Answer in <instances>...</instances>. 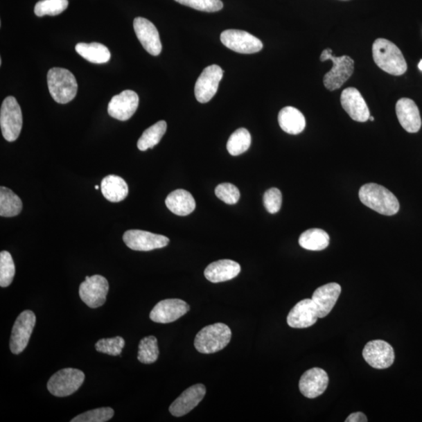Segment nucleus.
<instances>
[{"label": "nucleus", "mask_w": 422, "mask_h": 422, "mask_svg": "<svg viewBox=\"0 0 422 422\" xmlns=\"http://www.w3.org/2000/svg\"><path fill=\"white\" fill-rule=\"evenodd\" d=\"M419 69L420 71H422V60L420 61V62L419 64Z\"/></svg>", "instance_id": "nucleus-41"}, {"label": "nucleus", "mask_w": 422, "mask_h": 422, "mask_svg": "<svg viewBox=\"0 0 422 422\" xmlns=\"http://www.w3.org/2000/svg\"><path fill=\"white\" fill-rule=\"evenodd\" d=\"M319 319L314 301L312 299H304L290 310L287 323L291 328H305L314 326Z\"/></svg>", "instance_id": "nucleus-20"}, {"label": "nucleus", "mask_w": 422, "mask_h": 422, "mask_svg": "<svg viewBox=\"0 0 422 422\" xmlns=\"http://www.w3.org/2000/svg\"><path fill=\"white\" fill-rule=\"evenodd\" d=\"M279 125L285 132L290 134L301 133L306 127V119L298 109L285 107L279 114Z\"/></svg>", "instance_id": "nucleus-25"}, {"label": "nucleus", "mask_w": 422, "mask_h": 422, "mask_svg": "<svg viewBox=\"0 0 422 422\" xmlns=\"http://www.w3.org/2000/svg\"><path fill=\"white\" fill-rule=\"evenodd\" d=\"M369 120H370L371 121H374L375 119H374V118H373V117H372V116H370Z\"/></svg>", "instance_id": "nucleus-42"}, {"label": "nucleus", "mask_w": 422, "mask_h": 422, "mask_svg": "<svg viewBox=\"0 0 422 422\" xmlns=\"http://www.w3.org/2000/svg\"><path fill=\"white\" fill-rule=\"evenodd\" d=\"M175 1L182 5H185L186 7L200 11L209 12V13L221 10L224 7L221 0H175Z\"/></svg>", "instance_id": "nucleus-37"}, {"label": "nucleus", "mask_w": 422, "mask_h": 422, "mask_svg": "<svg viewBox=\"0 0 422 422\" xmlns=\"http://www.w3.org/2000/svg\"><path fill=\"white\" fill-rule=\"evenodd\" d=\"M15 275V265L11 254L2 252L0 253V286L2 288L9 286Z\"/></svg>", "instance_id": "nucleus-34"}, {"label": "nucleus", "mask_w": 422, "mask_h": 422, "mask_svg": "<svg viewBox=\"0 0 422 422\" xmlns=\"http://www.w3.org/2000/svg\"><path fill=\"white\" fill-rule=\"evenodd\" d=\"M359 198L363 204L383 216H392L400 210L399 201L394 193L375 183L362 186Z\"/></svg>", "instance_id": "nucleus-2"}, {"label": "nucleus", "mask_w": 422, "mask_h": 422, "mask_svg": "<svg viewBox=\"0 0 422 422\" xmlns=\"http://www.w3.org/2000/svg\"><path fill=\"white\" fill-rule=\"evenodd\" d=\"M22 207V201L17 195L8 188H0V216L15 217L21 212Z\"/></svg>", "instance_id": "nucleus-29"}, {"label": "nucleus", "mask_w": 422, "mask_h": 422, "mask_svg": "<svg viewBox=\"0 0 422 422\" xmlns=\"http://www.w3.org/2000/svg\"><path fill=\"white\" fill-rule=\"evenodd\" d=\"M189 310H191L189 305L182 299H164L151 310L150 319L157 323H171L184 316Z\"/></svg>", "instance_id": "nucleus-14"}, {"label": "nucleus", "mask_w": 422, "mask_h": 422, "mask_svg": "<svg viewBox=\"0 0 422 422\" xmlns=\"http://www.w3.org/2000/svg\"><path fill=\"white\" fill-rule=\"evenodd\" d=\"M159 353L160 351L155 336H148L140 341L138 360L141 363L149 364L156 362Z\"/></svg>", "instance_id": "nucleus-32"}, {"label": "nucleus", "mask_w": 422, "mask_h": 422, "mask_svg": "<svg viewBox=\"0 0 422 422\" xmlns=\"http://www.w3.org/2000/svg\"><path fill=\"white\" fill-rule=\"evenodd\" d=\"M222 44L230 50L238 53L252 54L261 51L262 42L244 30L229 29L221 35Z\"/></svg>", "instance_id": "nucleus-11"}, {"label": "nucleus", "mask_w": 422, "mask_h": 422, "mask_svg": "<svg viewBox=\"0 0 422 422\" xmlns=\"http://www.w3.org/2000/svg\"><path fill=\"white\" fill-rule=\"evenodd\" d=\"M84 372L76 369H64L55 373L47 383L50 393L58 397L75 394L85 381Z\"/></svg>", "instance_id": "nucleus-7"}, {"label": "nucleus", "mask_w": 422, "mask_h": 422, "mask_svg": "<svg viewBox=\"0 0 422 422\" xmlns=\"http://www.w3.org/2000/svg\"><path fill=\"white\" fill-rule=\"evenodd\" d=\"M330 238L326 231L320 229H308L299 238L301 247L312 252H320L328 247Z\"/></svg>", "instance_id": "nucleus-28"}, {"label": "nucleus", "mask_w": 422, "mask_h": 422, "mask_svg": "<svg viewBox=\"0 0 422 422\" xmlns=\"http://www.w3.org/2000/svg\"><path fill=\"white\" fill-rule=\"evenodd\" d=\"M123 240L128 248L136 252H151L167 247L168 237L143 230H128L125 232Z\"/></svg>", "instance_id": "nucleus-12"}, {"label": "nucleus", "mask_w": 422, "mask_h": 422, "mask_svg": "<svg viewBox=\"0 0 422 422\" xmlns=\"http://www.w3.org/2000/svg\"><path fill=\"white\" fill-rule=\"evenodd\" d=\"M114 411L111 407H101L84 412L71 419V422H106L111 420Z\"/></svg>", "instance_id": "nucleus-35"}, {"label": "nucleus", "mask_w": 422, "mask_h": 422, "mask_svg": "<svg viewBox=\"0 0 422 422\" xmlns=\"http://www.w3.org/2000/svg\"><path fill=\"white\" fill-rule=\"evenodd\" d=\"M341 286L337 283H328L317 288L312 301H314L319 319L326 317L333 309L341 293Z\"/></svg>", "instance_id": "nucleus-22"}, {"label": "nucleus", "mask_w": 422, "mask_h": 422, "mask_svg": "<svg viewBox=\"0 0 422 422\" xmlns=\"http://www.w3.org/2000/svg\"><path fill=\"white\" fill-rule=\"evenodd\" d=\"M125 340L121 336H116L114 338L102 339L96 344V349L98 352L108 354L111 356L121 355L122 350L125 346Z\"/></svg>", "instance_id": "nucleus-36"}, {"label": "nucleus", "mask_w": 422, "mask_h": 422, "mask_svg": "<svg viewBox=\"0 0 422 422\" xmlns=\"http://www.w3.org/2000/svg\"><path fill=\"white\" fill-rule=\"evenodd\" d=\"M346 422H366L368 421L366 415L362 412L353 413L346 419Z\"/></svg>", "instance_id": "nucleus-40"}, {"label": "nucleus", "mask_w": 422, "mask_h": 422, "mask_svg": "<svg viewBox=\"0 0 422 422\" xmlns=\"http://www.w3.org/2000/svg\"><path fill=\"white\" fill-rule=\"evenodd\" d=\"M252 144V136L246 128H238L231 134L227 143V150L231 156H238L248 150Z\"/></svg>", "instance_id": "nucleus-31"}, {"label": "nucleus", "mask_w": 422, "mask_h": 422, "mask_svg": "<svg viewBox=\"0 0 422 422\" xmlns=\"http://www.w3.org/2000/svg\"><path fill=\"white\" fill-rule=\"evenodd\" d=\"M231 338V331L223 323H216L201 329L195 336L194 346L202 353L218 352L228 346Z\"/></svg>", "instance_id": "nucleus-4"}, {"label": "nucleus", "mask_w": 422, "mask_h": 422, "mask_svg": "<svg viewBox=\"0 0 422 422\" xmlns=\"http://www.w3.org/2000/svg\"><path fill=\"white\" fill-rule=\"evenodd\" d=\"M47 83L50 94L57 103L65 104L75 99L78 83L70 71L53 67L48 72Z\"/></svg>", "instance_id": "nucleus-3"}, {"label": "nucleus", "mask_w": 422, "mask_h": 422, "mask_svg": "<svg viewBox=\"0 0 422 422\" xmlns=\"http://www.w3.org/2000/svg\"><path fill=\"white\" fill-rule=\"evenodd\" d=\"M340 101L342 108L353 121L365 122L369 120L371 115L369 107L357 89H345L342 91Z\"/></svg>", "instance_id": "nucleus-17"}, {"label": "nucleus", "mask_w": 422, "mask_h": 422, "mask_svg": "<svg viewBox=\"0 0 422 422\" xmlns=\"http://www.w3.org/2000/svg\"><path fill=\"white\" fill-rule=\"evenodd\" d=\"M331 49H326L321 54L320 60H331L333 66L331 71L324 76L323 82L325 87L334 91L340 89L342 85L351 77L354 71V61L349 56L336 58L333 56Z\"/></svg>", "instance_id": "nucleus-5"}, {"label": "nucleus", "mask_w": 422, "mask_h": 422, "mask_svg": "<svg viewBox=\"0 0 422 422\" xmlns=\"http://www.w3.org/2000/svg\"><path fill=\"white\" fill-rule=\"evenodd\" d=\"M103 197L112 203L124 200L128 195V186L120 176L109 175L101 182Z\"/></svg>", "instance_id": "nucleus-26"}, {"label": "nucleus", "mask_w": 422, "mask_h": 422, "mask_svg": "<svg viewBox=\"0 0 422 422\" xmlns=\"http://www.w3.org/2000/svg\"><path fill=\"white\" fill-rule=\"evenodd\" d=\"M76 52L85 60L94 64H105L111 59L112 54L108 48L98 42L91 44H78L76 46Z\"/></svg>", "instance_id": "nucleus-27"}, {"label": "nucleus", "mask_w": 422, "mask_h": 422, "mask_svg": "<svg viewBox=\"0 0 422 422\" xmlns=\"http://www.w3.org/2000/svg\"><path fill=\"white\" fill-rule=\"evenodd\" d=\"M363 357L372 368L388 369L394 362L395 353L392 346L381 340H372L364 348Z\"/></svg>", "instance_id": "nucleus-13"}, {"label": "nucleus", "mask_w": 422, "mask_h": 422, "mask_svg": "<svg viewBox=\"0 0 422 422\" xmlns=\"http://www.w3.org/2000/svg\"><path fill=\"white\" fill-rule=\"evenodd\" d=\"M372 55L379 69L389 75L400 76L407 70L405 58L400 49L389 40L376 39L372 46Z\"/></svg>", "instance_id": "nucleus-1"}, {"label": "nucleus", "mask_w": 422, "mask_h": 422, "mask_svg": "<svg viewBox=\"0 0 422 422\" xmlns=\"http://www.w3.org/2000/svg\"><path fill=\"white\" fill-rule=\"evenodd\" d=\"M223 74L224 71L218 65L206 67L195 82V99L201 103L209 102L217 94Z\"/></svg>", "instance_id": "nucleus-10"}, {"label": "nucleus", "mask_w": 422, "mask_h": 422, "mask_svg": "<svg viewBox=\"0 0 422 422\" xmlns=\"http://www.w3.org/2000/svg\"><path fill=\"white\" fill-rule=\"evenodd\" d=\"M216 194L224 203L229 205L236 204L240 198V191L231 183H222L218 185L216 188Z\"/></svg>", "instance_id": "nucleus-38"}, {"label": "nucleus", "mask_w": 422, "mask_h": 422, "mask_svg": "<svg viewBox=\"0 0 422 422\" xmlns=\"http://www.w3.org/2000/svg\"><path fill=\"white\" fill-rule=\"evenodd\" d=\"M283 203V195L277 188L268 189L264 195V204L266 210L270 213H278Z\"/></svg>", "instance_id": "nucleus-39"}, {"label": "nucleus", "mask_w": 422, "mask_h": 422, "mask_svg": "<svg viewBox=\"0 0 422 422\" xmlns=\"http://www.w3.org/2000/svg\"><path fill=\"white\" fill-rule=\"evenodd\" d=\"M396 113L400 124L407 132L416 133L421 127L419 109L414 101L402 98L396 104Z\"/></svg>", "instance_id": "nucleus-21"}, {"label": "nucleus", "mask_w": 422, "mask_h": 422, "mask_svg": "<svg viewBox=\"0 0 422 422\" xmlns=\"http://www.w3.org/2000/svg\"><path fill=\"white\" fill-rule=\"evenodd\" d=\"M167 131L166 121H160L145 130L142 136L139 138L137 146L139 150L146 151L148 149L154 148Z\"/></svg>", "instance_id": "nucleus-30"}, {"label": "nucleus", "mask_w": 422, "mask_h": 422, "mask_svg": "<svg viewBox=\"0 0 422 422\" xmlns=\"http://www.w3.org/2000/svg\"><path fill=\"white\" fill-rule=\"evenodd\" d=\"M328 385L327 372L319 368L310 369L299 379V388L307 398L314 399L325 393Z\"/></svg>", "instance_id": "nucleus-18"}, {"label": "nucleus", "mask_w": 422, "mask_h": 422, "mask_svg": "<svg viewBox=\"0 0 422 422\" xmlns=\"http://www.w3.org/2000/svg\"><path fill=\"white\" fill-rule=\"evenodd\" d=\"M133 26L140 44L152 56H158L162 51V44L155 24L143 17H137Z\"/></svg>", "instance_id": "nucleus-16"}, {"label": "nucleus", "mask_w": 422, "mask_h": 422, "mask_svg": "<svg viewBox=\"0 0 422 422\" xmlns=\"http://www.w3.org/2000/svg\"><path fill=\"white\" fill-rule=\"evenodd\" d=\"M165 204L171 212L179 216L191 215L195 208L192 194L184 189H177L170 193L165 200Z\"/></svg>", "instance_id": "nucleus-24"}, {"label": "nucleus", "mask_w": 422, "mask_h": 422, "mask_svg": "<svg viewBox=\"0 0 422 422\" xmlns=\"http://www.w3.org/2000/svg\"><path fill=\"white\" fill-rule=\"evenodd\" d=\"M241 272V267L237 262L231 260H220L211 263L204 271L208 281L213 283H223L238 276Z\"/></svg>", "instance_id": "nucleus-23"}, {"label": "nucleus", "mask_w": 422, "mask_h": 422, "mask_svg": "<svg viewBox=\"0 0 422 422\" xmlns=\"http://www.w3.org/2000/svg\"><path fill=\"white\" fill-rule=\"evenodd\" d=\"M23 125L21 109L14 96H8L0 109V126L3 137L8 142L19 137Z\"/></svg>", "instance_id": "nucleus-6"}, {"label": "nucleus", "mask_w": 422, "mask_h": 422, "mask_svg": "<svg viewBox=\"0 0 422 422\" xmlns=\"http://www.w3.org/2000/svg\"><path fill=\"white\" fill-rule=\"evenodd\" d=\"M95 188H96V189H99V188H100V187H99V186H95Z\"/></svg>", "instance_id": "nucleus-43"}, {"label": "nucleus", "mask_w": 422, "mask_h": 422, "mask_svg": "<svg viewBox=\"0 0 422 422\" xmlns=\"http://www.w3.org/2000/svg\"><path fill=\"white\" fill-rule=\"evenodd\" d=\"M69 7V0H41L36 3L35 14L38 17L59 15Z\"/></svg>", "instance_id": "nucleus-33"}, {"label": "nucleus", "mask_w": 422, "mask_h": 422, "mask_svg": "<svg viewBox=\"0 0 422 422\" xmlns=\"http://www.w3.org/2000/svg\"><path fill=\"white\" fill-rule=\"evenodd\" d=\"M139 98L136 91L125 90L119 95L114 96L108 104V114L111 117L125 121L130 119L137 112Z\"/></svg>", "instance_id": "nucleus-15"}, {"label": "nucleus", "mask_w": 422, "mask_h": 422, "mask_svg": "<svg viewBox=\"0 0 422 422\" xmlns=\"http://www.w3.org/2000/svg\"><path fill=\"white\" fill-rule=\"evenodd\" d=\"M109 283L106 278L100 274L85 277L79 287V296L90 308L101 307L107 301Z\"/></svg>", "instance_id": "nucleus-8"}, {"label": "nucleus", "mask_w": 422, "mask_h": 422, "mask_svg": "<svg viewBox=\"0 0 422 422\" xmlns=\"http://www.w3.org/2000/svg\"><path fill=\"white\" fill-rule=\"evenodd\" d=\"M206 395V387L203 384H197L188 388L169 407V412L175 417H182L191 412L203 401Z\"/></svg>", "instance_id": "nucleus-19"}, {"label": "nucleus", "mask_w": 422, "mask_h": 422, "mask_svg": "<svg viewBox=\"0 0 422 422\" xmlns=\"http://www.w3.org/2000/svg\"><path fill=\"white\" fill-rule=\"evenodd\" d=\"M36 317L32 310H24L15 321L12 328L10 348L14 354H20L28 344L35 326Z\"/></svg>", "instance_id": "nucleus-9"}]
</instances>
